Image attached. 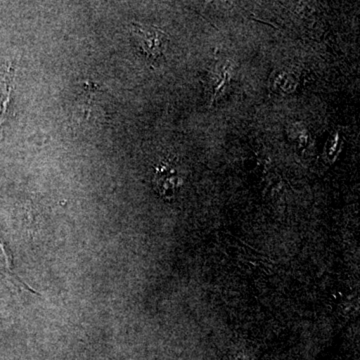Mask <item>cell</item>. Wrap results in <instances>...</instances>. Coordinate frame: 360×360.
I'll return each instance as SVG.
<instances>
[{
    "label": "cell",
    "mask_w": 360,
    "mask_h": 360,
    "mask_svg": "<svg viewBox=\"0 0 360 360\" xmlns=\"http://www.w3.org/2000/svg\"><path fill=\"white\" fill-rule=\"evenodd\" d=\"M0 255L4 257V266L6 269L8 270L9 272H11V257L9 255L8 252H6V248H4V243L0 240Z\"/></svg>",
    "instance_id": "cell-4"
},
{
    "label": "cell",
    "mask_w": 360,
    "mask_h": 360,
    "mask_svg": "<svg viewBox=\"0 0 360 360\" xmlns=\"http://www.w3.org/2000/svg\"><path fill=\"white\" fill-rule=\"evenodd\" d=\"M14 68L8 65L4 77L0 80V129L6 122L7 110L11 103V91L13 87Z\"/></svg>",
    "instance_id": "cell-3"
},
{
    "label": "cell",
    "mask_w": 360,
    "mask_h": 360,
    "mask_svg": "<svg viewBox=\"0 0 360 360\" xmlns=\"http://www.w3.org/2000/svg\"><path fill=\"white\" fill-rule=\"evenodd\" d=\"M156 191L161 195L170 196L179 186L180 179L176 170L168 165H162L158 168L155 176Z\"/></svg>",
    "instance_id": "cell-2"
},
{
    "label": "cell",
    "mask_w": 360,
    "mask_h": 360,
    "mask_svg": "<svg viewBox=\"0 0 360 360\" xmlns=\"http://www.w3.org/2000/svg\"><path fill=\"white\" fill-rule=\"evenodd\" d=\"M131 32L137 49L146 58L156 59L162 56L167 42V34L162 30L151 26L134 25Z\"/></svg>",
    "instance_id": "cell-1"
}]
</instances>
